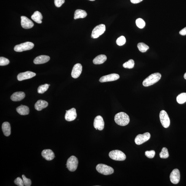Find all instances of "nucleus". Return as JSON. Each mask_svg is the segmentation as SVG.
I'll return each instance as SVG.
<instances>
[{"label": "nucleus", "instance_id": "1", "mask_svg": "<svg viewBox=\"0 0 186 186\" xmlns=\"http://www.w3.org/2000/svg\"><path fill=\"white\" fill-rule=\"evenodd\" d=\"M115 121L118 125L125 126L128 125L130 122V118L125 112H120L115 115Z\"/></svg>", "mask_w": 186, "mask_h": 186}, {"label": "nucleus", "instance_id": "2", "mask_svg": "<svg viewBox=\"0 0 186 186\" xmlns=\"http://www.w3.org/2000/svg\"><path fill=\"white\" fill-rule=\"evenodd\" d=\"M161 77V75L159 73H155L151 75L144 80L143 82V85L146 87L152 85L158 82L160 79Z\"/></svg>", "mask_w": 186, "mask_h": 186}, {"label": "nucleus", "instance_id": "3", "mask_svg": "<svg viewBox=\"0 0 186 186\" xmlns=\"http://www.w3.org/2000/svg\"><path fill=\"white\" fill-rule=\"evenodd\" d=\"M96 169L99 173L106 176L111 175L114 172V169L112 167L103 164H98Z\"/></svg>", "mask_w": 186, "mask_h": 186}, {"label": "nucleus", "instance_id": "4", "mask_svg": "<svg viewBox=\"0 0 186 186\" xmlns=\"http://www.w3.org/2000/svg\"><path fill=\"white\" fill-rule=\"evenodd\" d=\"M109 155L110 158L115 161H123L125 160L126 158L125 154L119 150L111 151L109 152Z\"/></svg>", "mask_w": 186, "mask_h": 186}, {"label": "nucleus", "instance_id": "5", "mask_svg": "<svg viewBox=\"0 0 186 186\" xmlns=\"http://www.w3.org/2000/svg\"><path fill=\"white\" fill-rule=\"evenodd\" d=\"M78 160V159L74 156H72L67 160V168L71 172H74L77 169Z\"/></svg>", "mask_w": 186, "mask_h": 186}, {"label": "nucleus", "instance_id": "6", "mask_svg": "<svg viewBox=\"0 0 186 186\" xmlns=\"http://www.w3.org/2000/svg\"><path fill=\"white\" fill-rule=\"evenodd\" d=\"M34 46V45L33 43L26 42L15 46L14 49L16 52H21L23 51L31 50L33 49Z\"/></svg>", "mask_w": 186, "mask_h": 186}, {"label": "nucleus", "instance_id": "7", "mask_svg": "<svg viewBox=\"0 0 186 186\" xmlns=\"http://www.w3.org/2000/svg\"><path fill=\"white\" fill-rule=\"evenodd\" d=\"M105 31H106V26L104 24H100L97 26L93 30L91 35L92 38L94 39L98 38L104 33Z\"/></svg>", "mask_w": 186, "mask_h": 186}, {"label": "nucleus", "instance_id": "8", "mask_svg": "<svg viewBox=\"0 0 186 186\" xmlns=\"http://www.w3.org/2000/svg\"><path fill=\"white\" fill-rule=\"evenodd\" d=\"M159 117L162 125L164 128H168L170 125V121L168 114L165 110H161L160 113Z\"/></svg>", "mask_w": 186, "mask_h": 186}, {"label": "nucleus", "instance_id": "9", "mask_svg": "<svg viewBox=\"0 0 186 186\" xmlns=\"http://www.w3.org/2000/svg\"><path fill=\"white\" fill-rule=\"evenodd\" d=\"M151 135L149 133L143 134H139L137 135L135 139V142L137 145H141L148 141L150 138Z\"/></svg>", "mask_w": 186, "mask_h": 186}, {"label": "nucleus", "instance_id": "10", "mask_svg": "<svg viewBox=\"0 0 186 186\" xmlns=\"http://www.w3.org/2000/svg\"><path fill=\"white\" fill-rule=\"evenodd\" d=\"M170 180L171 182L174 184H177L180 181V174L179 170L174 169L170 175Z\"/></svg>", "mask_w": 186, "mask_h": 186}, {"label": "nucleus", "instance_id": "11", "mask_svg": "<svg viewBox=\"0 0 186 186\" xmlns=\"http://www.w3.org/2000/svg\"><path fill=\"white\" fill-rule=\"evenodd\" d=\"M93 126L95 129L97 128L98 130L101 131L104 128V122L103 118L100 115L97 116L94 119Z\"/></svg>", "mask_w": 186, "mask_h": 186}, {"label": "nucleus", "instance_id": "12", "mask_svg": "<svg viewBox=\"0 0 186 186\" xmlns=\"http://www.w3.org/2000/svg\"><path fill=\"white\" fill-rule=\"evenodd\" d=\"M120 76L116 74H112L102 76L99 79L101 82L114 81L119 78Z\"/></svg>", "mask_w": 186, "mask_h": 186}, {"label": "nucleus", "instance_id": "13", "mask_svg": "<svg viewBox=\"0 0 186 186\" xmlns=\"http://www.w3.org/2000/svg\"><path fill=\"white\" fill-rule=\"evenodd\" d=\"M21 18V25L22 27L25 29H30L33 27L34 24L31 20L25 16H22Z\"/></svg>", "mask_w": 186, "mask_h": 186}, {"label": "nucleus", "instance_id": "14", "mask_svg": "<svg viewBox=\"0 0 186 186\" xmlns=\"http://www.w3.org/2000/svg\"><path fill=\"white\" fill-rule=\"evenodd\" d=\"M82 66L80 64H77L74 65L73 68L71 76L74 78L76 79L78 78L82 71Z\"/></svg>", "mask_w": 186, "mask_h": 186}, {"label": "nucleus", "instance_id": "15", "mask_svg": "<svg viewBox=\"0 0 186 186\" xmlns=\"http://www.w3.org/2000/svg\"><path fill=\"white\" fill-rule=\"evenodd\" d=\"M36 74L33 72L27 71L24 72L20 73L17 75V79L20 81L31 78L35 76Z\"/></svg>", "mask_w": 186, "mask_h": 186}, {"label": "nucleus", "instance_id": "16", "mask_svg": "<svg viewBox=\"0 0 186 186\" xmlns=\"http://www.w3.org/2000/svg\"><path fill=\"white\" fill-rule=\"evenodd\" d=\"M77 117L76 109L74 108L70 109L66 111L65 115V119L68 121L74 120Z\"/></svg>", "mask_w": 186, "mask_h": 186}, {"label": "nucleus", "instance_id": "17", "mask_svg": "<svg viewBox=\"0 0 186 186\" xmlns=\"http://www.w3.org/2000/svg\"><path fill=\"white\" fill-rule=\"evenodd\" d=\"M42 155L46 160L51 161L55 157L54 153L50 149H46L42 151Z\"/></svg>", "mask_w": 186, "mask_h": 186}, {"label": "nucleus", "instance_id": "18", "mask_svg": "<svg viewBox=\"0 0 186 186\" xmlns=\"http://www.w3.org/2000/svg\"><path fill=\"white\" fill-rule=\"evenodd\" d=\"M49 56L46 55H41L37 57L35 59L34 63L35 64H41L47 63L50 60Z\"/></svg>", "mask_w": 186, "mask_h": 186}, {"label": "nucleus", "instance_id": "19", "mask_svg": "<svg viewBox=\"0 0 186 186\" xmlns=\"http://www.w3.org/2000/svg\"><path fill=\"white\" fill-rule=\"evenodd\" d=\"M25 93L23 92H17L13 93L11 96V99L13 101H19L25 97Z\"/></svg>", "mask_w": 186, "mask_h": 186}, {"label": "nucleus", "instance_id": "20", "mask_svg": "<svg viewBox=\"0 0 186 186\" xmlns=\"http://www.w3.org/2000/svg\"><path fill=\"white\" fill-rule=\"evenodd\" d=\"M48 104L47 101L44 100H39L35 105V108L37 111H41L48 106Z\"/></svg>", "mask_w": 186, "mask_h": 186}, {"label": "nucleus", "instance_id": "21", "mask_svg": "<svg viewBox=\"0 0 186 186\" xmlns=\"http://www.w3.org/2000/svg\"><path fill=\"white\" fill-rule=\"evenodd\" d=\"M2 131L5 136H9L11 134V127L9 122H5L2 124Z\"/></svg>", "mask_w": 186, "mask_h": 186}, {"label": "nucleus", "instance_id": "22", "mask_svg": "<svg viewBox=\"0 0 186 186\" xmlns=\"http://www.w3.org/2000/svg\"><path fill=\"white\" fill-rule=\"evenodd\" d=\"M16 111L21 115H26L29 114V109L27 106L21 105L16 108Z\"/></svg>", "mask_w": 186, "mask_h": 186}, {"label": "nucleus", "instance_id": "23", "mask_svg": "<svg viewBox=\"0 0 186 186\" xmlns=\"http://www.w3.org/2000/svg\"><path fill=\"white\" fill-rule=\"evenodd\" d=\"M87 13L85 11L82 9H77L75 10L74 14L75 20L79 18H83L86 17Z\"/></svg>", "mask_w": 186, "mask_h": 186}, {"label": "nucleus", "instance_id": "24", "mask_svg": "<svg viewBox=\"0 0 186 186\" xmlns=\"http://www.w3.org/2000/svg\"><path fill=\"white\" fill-rule=\"evenodd\" d=\"M32 20L38 24H41L43 17L42 13L38 11L35 12L34 14L31 16Z\"/></svg>", "mask_w": 186, "mask_h": 186}, {"label": "nucleus", "instance_id": "25", "mask_svg": "<svg viewBox=\"0 0 186 186\" xmlns=\"http://www.w3.org/2000/svg\"><path fill=\"white\" fill-rule=\"evenodd\" d=\"M107 57L106 55H99L94 58L93 60V63L95 64H103L106 61Z\"/></svg>", "mask_w": 186, "mask_h": 186}, {"label": "nucleus", "instance_id": "26", "mask_svg": "<svg viewBox=\"0 0 186 186\" xmlns=\"http://www.w3.org/2000/svg\"><path fill=\"white\" fill-rule=\"evenodd\" d=\"M178 103L182 104L186 102V93H182L178 96L177 98Z\"/></svg>", "mask_w": 186, "mask_h": 186}, {"label": "nucleus", "instance_id": "27", "mask_svg": "<svg viewBox=\"0 0 186 186\" xmlns=\"http://www.w3.org/2000/svg\"><path fill=\"white\" fill-rule=\"evenodd\" d=\"M137 47L140 52L142 53L146 52L148 49H149V48L147 45L143 42L138 43V44H137Z\"/></svg>", "mask_w": 186, "mask_h": 186}, {"label": "nucleus", "instance_id": "28", "mask_svg": "<svg viewBox=\"0 0 186 186\" xmlns=\"http://www.w3.org/2000/svg\"><path fill=\"white\" fill-rule=\"evenodd\" d=\"M134 61L133 59H130L123 64V66L126 68H133L134 66Z\"/></svg>", "mask_w": 186, "mask_h": 186}, {"label": "nucleus", "instance_id": "29", "mask_svg": "<svg viewBox=\"0 0 186 186\" xmlns=\"http://www.w3.org/2000/svg\"><path fill=\"white\" fill-rule=\"evenodd\" d=\"M160 156L161 158L166 159L169 157V154L168 149L164 147L162 149L160 153Z\"/></svg>", "mask_w": 186, "mask_h": 186}, {"label": "nucleus", "instance_id": "30", "mask_svg": "<svg viewBox=\"0 0 186 186\" xmlns=\"http://www.w3.org/2000/svg\"><path fill=\"white\" fill-rule=\"evenodd\" d=\"M49 85L45 84L39 86L38 88V93H39L42 94L46 91L49 88Z\"/></svg>", "mask_w": 186, "mask_h": 186}, {"label": "nucleus", "instance_id": "31", "mask_svg": "<svg viewBox=\"0 0 186 186\" xmlns=\"http://www.w3.org/2000/svg\"><path fill=\"white\" fill-rule=\"evenodd\" d=\"M136 24L138 28L142 29L145 26V23L144 20L141 18L137 19L136 20Z\"/></svg>", "mask_w": 186, "mask_h": 186}, {"label": "nucleus", "instance_id": "32", "mask_svg": "<svg viewBox=\"0 0 186 186\" xmlns=\"http://www.w3.org/2000/svg\"><path fill=\"white\" fill-rule=\"evenodd\" d=\"M126 42L125 37L124 36H121L117 39L116 43L118 46H122L125 44Z\"/></svg>", "mask_w": 186, "mask_h": 186}, {"label": "nucleus", "instance_id": "33", "mask_svg": "<svg viewBox=\"0 0 186 186\" xmlns=\"http://www.w3.org/2000/svg\"><path fill=\"white\" fill-rule=\"evenodd\" d=\"M9 59L4 57H0V66H4L8 65L9 63Z\"/></svg>", "mask_w": 186, "mask_h": 186}, {"label": "nucleus", "instance_id": "34", "mask_svg": "<svg viewBox=\"0 0 186 186\" xmlns=\"http://www.w3.org/2000/svg\"><path fill=\"white\" fill-rule=\"evenodd\" d=\"M155 153L154 150L147 151L145 152V155L148 158L152 159L154 157Z\"/></svg>", "mask_w": 186, "mask_h": 186}, {"label": "nucleus", "instance_id": "35", "mask_svg": "<svg viewBox=\"0 0 186 186\" xmlns=\"http://www.w3.org/2000/svg\"><path fill=\"white\" fill-rule=\"evenodd\" d=\"M24 185L26 186H30L31 184V181L30 179L27 178L25 175H22Z\"/></svg>", "mask_w": 186, "mask_h": 186}, {"label": "nucleus", "instance_id": "36", "mask_svg": "<svg viewBox=\"0 0 186 186\" xmlns=\"http://www.w3.org/2000/svg\"><path fill=\"white\" fill-rule=\"evenodd\" d=\"M14 183L19 186H24L23 180L20 177H18L14 180Z\"/></svg>", "mask_w": 186, "mask_h": 186}, {"label": "nucleus", "instance_id": "37", "mask_svg": "<svg viewBox=\"0 0 186 186\" xmlns=\"http://www.w3.org/2000/svg\"><path fill=\"white\" fill-rule=\"evenodd\" d=\"M54 2L56 7H60L65 2V0H55Z\"/></svg>", "mask_w": 186, "mask_h": 186}, {"label": "nucleus", "instance_id": "38", "mask_svg": "<svg viewBox=\"0 0 186 186\" xmlns=\"http://www.w3.org/2000/svg\"><path fill=\"white\" fill-rule=\"evenodd\" d=\"M179 34L182 36L186 35V27L182 29L179 32Z\"/></svg>", "mask_w": 186, "mask_h": 186}, {"label": "nucleus", "instance_id": "39", "mask_svg": "<svg viewBox=\"0 0 186 186\" xmlns=\"http://www.w3.org/2000/svg\"><path fill=\"white\" fill-rule=\"evenodd\" d=\"M143 0H130L131 2L132 3L136 4L140 3Z\"/></svg>", "mask_w": 186, "mask_h": 186}, {"label": "nucleus", "instance_id": "40", "mask_svg": "<svg viewBox=\"0 0 186 186\" xmlns=\"http://www.w3.org/2000/svg\"><path fill=\"white\" fill-rule=\"evenodd\" d=\"M184 79L186 80V72L184 74Z\"/></svg>", "mask_w": 186, "mask_h": 186}, {"label": "nucleus", "instance_id": "41", "mask_svg": "<svg viewBox=\"0 0 186 186\" xmlns=\"http://www.w3.org/2000/svg\"><path fill=\"white\" fill-rule=\"evenodd\" d=\"M89 1H95V0H89Z\"/></svg>", "mask_w": 186, "mask_h": 186}]
</instances>
